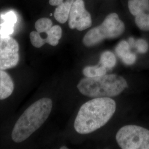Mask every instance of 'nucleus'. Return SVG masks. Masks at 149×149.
<instances>
[{"mask_svg": "<svg viewBox=\"0 0 149 149\" xmlns=\"http://www.w3.org/2000/svg\"><path fill=\"white\" fill-rule=\"evenodd\" d=\"M19 44L10 36H0V70L17 66L19 60Z\"/></svg>", "mask_w": 149, "mask_h": 149, "instance_id": "6", "label": "nucleus"}, {"mask_svg": "<svg viewBox=\"0 0 149 149\" xmlns=\"http://www.w3.org/2000/svg\"><path fill=\"white\" fill-rule=\"evenodd\" d=\"M60 149H68V148L67 147H65V146H63V147H61V148H60Z\"/></svg>", "mask_w": 149, "mask_h": 149, "instance_id": "20", "label": "nucleus"}, {"mask_svg": "<svg viewBox=\"0 0 149 149\" xmlns=\"http://www.w3.org/2000/svg\"><path fill=\"white\" fill-rule=\"evenodd\" d=\"M125 31V24L117 13H112L107 16L101 24L90 29L83 38V43L87 47L99 44L104 39L119 37Z\"/></svg>", "mask_w": 149, "mask_h": 149, "instance_id": "4", "label": "nucleus"}, {"mask_svg": "<svg viewBox=\"0 0 149 149\" xmlns=\"http://www.w3.org/2000/svg\"><path fill=\"white\" fill-rule=\"evenodd\" d=\"M3 23L0 24V36H10L14 32L17 17L13 11L7 12L1 16Z\"/></svg>", "mask_w": 149, "mask_h": 149, "instance_id": "9", "label": "nucleus"}, {"mask_svg": "<svg viewBox=\"0 0 149 149\" xmlns=\"http://www.w3.org/2000/svg\"><path fill=\"white\" fill-rule=\"evenodd\" d=\"M80 93L91 98L113 97L128 88L127 81L121 76L104 74L96 77H85L77 85Z\"/></svg>", "mask_w": 149, "mask_h": 149, "instance_id": "3", "label": "nucleus"}, {"mask_svg": "<svg viewBox=\"0 0 149 149\" xmlns=\"http://www.w3.org/2000/svg\"><path fill=\"white\" fill-rule=\"evenodd\" d=\"M116 139L122 149H149V130L135 125H125L118 131Z\"/></svg>", "mask_w": 149, "mask_h": 149, "instance_id": "5", "label": "nucleus"}, {"mask_svg": "<svg viewBox=\"0 0 149 149\" xmlns=\"http://www.w3.org/2000/svg\"><path fill=\"white\" fill-rule=\"evenodd\" d=\"M68 20L69 26L71 29H76L82 31L91 27V16L86 10L83 0H74L70 10Z\"/></svg>", "mask_w": 149, "mask_h": 149, "instance_id": "7", "label": "nucleus"}, {"mask_svg": "<svg viewBox=\"0 0 149 149\" xmlns=\"http://www.w3.org/2000/svg\"><path fill=\"white\" fill-rule=\"evenodd\" d=\"M117 63L115 55L110 51H105L101 54L99 64L105 67L107 69L113 68Z\"/></svg>", "mask_w": 149, "mask_h": 149, "instance_id": "15", "label": "nucleus"}, {"mask_svg": "<svg viewBox=\"0 0 149 149\" xmlns=\"http://www.w3.org/2000/svg\"><path fill=\"white\" fill-rule=\"evenodd\" d=\"M135 22L139 28L143 31H149V13L144 12L135 16Z\"/></svg>", "mask_w": 149, "mask_h": 149, "instance_id": "16", "label": "nucleus"}, {"mask_svg": "<svg viewBox=\"0 0 149 149\" xmlns=\"http://www.w3.org/2000/svg\"><path fill=\"white\" fill-rule=\"evenodd\" d=\"M130 47L128 42L122 40L116 47V53L122 60L123 63L127 65L134 64L136 60V55L130 52Z\"/></svg>", "mask_w": 149, "mask_h": 149, "instance_id": "8", "label": "nucleus"}, {"mask_svg": "<svg viewBox=\"0 0 149 149\" xmlns=\"http://www.w3.org/2000/svg\"><path fill=\"white\" fill-rule=\"evenodd\" d=\"M13 90L14 83L11 76L4 70H0V100L9 97Z\"/></svg>", "mask_w": 149, "mask_h": 149, "instance_id": "10", "label": "nucleus"}, {"mask_svg": "<svg viewBox=\"0 0 149 149\" xmlns=\"http://www.w3.org/2000/svg\"><path fill=\"white\" fill-rule=\"evenodd\" d=\"M53 108L50 98H43L24 112L13 128L12 139L15 143L24 141L37 131L48 119Z\"/></svg>", "mask_w": 149, "mask_h": 149, "instance_id": "2", "label": "nucleus"}, {"mask_svg": "<svg viewBox=\"0 0 149 149\" xmlns=\"http://www.w3.org/2000/svg\"><path fill=\"white\" fill-rule=\"evenodd\" d=\"M45 33L47 34V37L44 40L45 43H48L52 46H56L62 37L63 31L60 26L55 25Z\"/></svg>", "mask_w": 149, "mask_h": 149, "instance_id": "13", "label": "nucleus"}, {"mask_svg": "<svg viewBox=\"0 0 149 149\" xmlns=\"http://www.w3.org/2000/svg\"><path fill=\"white\" fill-rule=\"evenodd\" d=\"M52 27L53 22L48 18H40L35 23L36 29L40 33L47 32Z\"/></svg>", "mask_w": 149, "mask_h": 149, "instance_id": "17", "label": "nucleus"}, {"mask_svg": "<svg viewBox=\"0 0 149 149\" xmlns=\"http://www.w3.org/2000/svg\"><path fill=\"white\" fill-rule=\"evenodd\" d=\"M74 0H49V3L51 6H58L66 1H69L71 3H74Z\"/></svg>", "mask_w": 149, "mask_h": 149, "instance_id": "19", "label": "nucleus"}, {"mask_svg": "<svg viewBox=\"0 0 149 149\" xmlns=\"http://www.w3.org/2000/svg\"><path fill=\"white\" fill-rule=\"evenodd\" d=\"M72 3L69 1H66L57 6L54 13V16L57 21L64 24L68 21Z\"/></svg>", "mask_w": 149, "mask_h": 149, "instance_id": "11", "label": "nucleus"}, {"mask_svg": "<svg viewBox=\"0 0 149 149\" xmlns=\"http://www.w3.org/2000/svg\"><path fill=\"white\" fill-rule=\"evenodd\" d=\"M128 8L134 16L149 11V0H129Z\"/></svg>", "mask_w": 149, "mask_h": 149, "instance_id": "12", "label": "nucleus"}, {"mask_svg": "<svg viewBox=\"0 0 149 149\" xmlns=\"http://www.w3.org/2000/svg\"><path fill=\"white\" fill-rule=\"evenodd\" d=\"M84 75L86 77H100L106 74L107 69L100 64L95 66H88L82 70Z\"/></svg>", "mask_w": 149, "mask_h": 149, "instance_id": "14", "label": "nucleus"}, {"mask_svg": "<svg viewBox=\"0 0 149 149\" xmlns=\"http://www.w3.org/2000/svg\"><path fill=\"white\" fill-rule=\"evenodd\" d=\"M133 48H136L139 53H146L149 50V44L143 39H138L135 40Z\"/></svg>", "mask_w": 149, "mask_h": 149, "instance_id": "18", "label": "nucleus"}, {"mask_svg": "<svg viewBox=\"0 0 149 149\" xmlns=\"http://www.w3.org/2000/svg\"><path fill=\"white\" fill-rule=\"evenodd\" d=\"M116 103L111 97H99L85 103L80 107L74 122L75 130L87 134L105 125L116 111Z\"/></svg>", "mask_w": 149, "mask_h": 149, "instance_id": "1", "label": "nucleus"}]
</instances>
